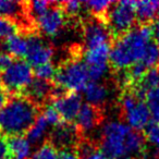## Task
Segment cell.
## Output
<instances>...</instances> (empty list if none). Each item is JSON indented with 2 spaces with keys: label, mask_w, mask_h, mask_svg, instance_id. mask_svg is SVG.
Wrapping results in <instances>:
<instances>
[{
  "label": "cell",
  "mask_w": 159,
  "mask_h": 159,
  "mask_svg": "<svg viewBox=\"0 0 159 159\" xmlns=\"http://www.w3.org/2000/svg\"><path fill=\"white\" fill-rule=\"evenodd\" d=\"M84 5V2H80V1H66V2H61V7L63 9V11L66 12V14L71 16H77L82 9V6Z\"/></svg>",
  "instance_id": "obj_32"
},
{
  "label": "cell",
  "mask_w": 159,
  "mask_h": 159,
  "mask_svg": "<svg viewBox=\"0 0 159 159\" xmlns=\"http://www.w3.org/2000/svg\"><path fill=\"white\" fill-rule=\"evenodd\" d=\"M33 74L29 62L22 59L14 60L9 68L1 72L2 87L8 93L18 94L33 81Z\"/></svg>",
  "instance_id": "obj_6"
},
{
  "label": "cell",
  "mask_w": 159,
  "mask_h": 159,
  "mask_svg": "<svg viewBox=\"0 0 159 159\" xmlns=\"http://www.w3.org/2000/svg\"><path fill=\"white\" fill-rule=\"evenodd\" d=\"M55 2L51 1H46V0H36V1H31L26 2L27 5V13L33 19L38 20L40 16L46 14L50 10V8L53 6Z\"/></svg>",
  "instance_id": "obj_25"
},
{
  "label": "cell",
  "mask_w": 159,
  "mask_h": 159,
  "mask_svg": "<svg viewBox=\"0 0 159 159\" xmlns=\"http://www.w3.org/2000/svg\"><path fill=\"white\" fill-rule=\"evenodd\" d=\"M0 82H1V74H0Z\"/></svg>",
  "instance_id": "obj_41"
},
{
  "label": "cell",
  "mask_w": 159,
  "mask_h": 159,
  "mask_svg": "<svg viewBox=\"0 0 159 159\" xmlns=\"http://www.w3.org/2000/svg\"><path fill=\"white\" fill-rule=\"evenodd\" d=\"M66 21V12L61 7V2H55L46 14L36 20V25L43 34L55 36L61 31Z\"/></svg>",
  "instance_id": "obj_8"
},
{
  "label": "cell",
  "mask_w": 159,
  "mask_h": 159,
  "mask_svg": "<svg viewBox=\"0 0 159 159\" xmlns=\"http://www.w3.org/2000/svg\"><path fill=\"white\" fill-rule=\"evenodd\" d=\"M58 150L50 141L45 142L32 156V159H58Z\"/></svg>",
  "instance_id": "obj_27"
},
{
  "label": "cell",
  "mask_w": 159,
  "mask_h": 159,
  "mask_svg": "<svg viewBox=\"0 0 159 159\" xmlns=\"http://www.w3.org/2000/svg\"><path fill=\"white\" fill-rule=\"evenodd\" d=\"M89 81L87 66L79 60H70L61 64L57 70L53 83L68 93L84 92Z\"/></svg>",
  "instance_id": "obj_3"
},
{
  "label": "cell",
  "mask_w": 159,
  "mask_h": 159,
  "mask_svg": "<svg viewBox=\"0 0 159 159\" xmlns=\"http://www.w3.org/2000/svg\"><path fill=\"white\" fill-rule=\"evenodd\" d=\"M157 14H158V16H159V2H158V8H157Z\"/></svg>",
  "instance_id": "obj_40"
},
{
  "label": "cell",
  "mask_w": 159,
  "mask_h": 159,
  "mask_svg": "<svg viewBox=\"0 0 159 159\" xmlns=\"http://www.w3.org/2000/svg\"><path fill=\"white\" fill-rule=\"evenodd\" d=\"M27 48L26 52V61L30 66H43V64L50 63V60L52 59L53 49L49 45H46L44 40L35 33H30L27 36Z\"/></svg>",
  "instance_id": "obj_7"
},
{
  "label": "cell",
  "mask_w": 159,
  "mask_h": 159,
  "mask_svg": "<svg viewBox=\"0 0 159 159\" xmlns=\"http://www.w3.org/2000/svg\"><path fill=\"white\" fill-rule=\"evenodd\" d=\"M12 159H29L31 156V143L24 136L8 137Z\"/></svg>",
  "instance_id": "obj_17"
},
{
  "label": "cell",
  "mask_w": 159,
  "mask_h": 159,
  "mask_svg": "<svg viewBox=\"0 0 159 159\" xmlns=\"http://www.w3.org/2000/svg\"><path fill=\"white\" fill-rule=\"evenodd\" d=\"M157 8L158 1H137L135 9L139 22L141 24H150L157 13Z\"/></svg>",
  "instance_id": "obj_19"
},
{
  "label": "cell",
  "mask_w": 159,
  "mask_h": 159,
  "mask_svg": "<svg viewBox=\"0 0 159 159\" xmlns=\"http://www.w3.org/2000/svg\"><path fill=\"white\" fill-rule=\"evenodd\" d=\"M110 44H105L93 49H87L85 52V64L87 66H108L110 58Z\"/></svg>",
  "instance_id": "obj_16"
},
{
  "label": "cell",
  "mask_w": 159,
  "mask_h": 159,
  "mask_svg": "<svg viewBox=\"0 0 159 159\" xmlns=\"http://www.w3.org/2000/svg\"><path fill=\"white\" fill-rule=\"evenodd\" d=\"M131 130V126L122 122L110 121L105 124L102 136V152L113 159L126 156L125 142Z\"/></svg>",
  "instance_id": "obj_5"
},
{
  "label": "cell",
  "mask_w": 159,
  "mask_h": 159,
  "mask_svg": "<svg viewBox=\"0 0 159 159\" xmlns=\"http://www.w3.org/2000/svg\"><path fill=\"white\" fill-rule=\"evenodd\" d=\"M112 38L110 31L99 20L89 21L84 25V39L87 49H93L105 44H110Z\"/></svg>",
  "instance_id": "obj_10"
},
{
  "label": "cell",
  "mask_w": 159,
  "mask_h": 159,
  "mask_svg": "<svg viewBox=\"0 0 159 159\" xmlns=\"http://www.w3.org/2000/svg\"><path fill=\"white\" fill-rule=\"evenodd\" d=\"M19 31V25L14 21L0 16V38H9Z\"/></svg>",
  "instance_id": "obj_28"
},
{
  "label": "cell",
  "mask_w": 159,
  "mask_h": 159,
  "mask_svg": "<svg viewBox=\"0 0 159 159\" xmlns=\"http://www.w3.org/2000/svg\"><path fill=\"white\" fill-rule=\"evenodd\" d=\"M52 106L57 109L64 122L71 123L73 120H76L77 115L82 108V98L76 93H66L52 100Z\"/></svg>",
  "instance_id": "obj_9"
},
{
  "label": "cell",
  "mask_w": 159,
  "mask_h": 159,
  "mask_svg": "<svg viewBox=\"0 0 159 159\" xmlns=\"http://www.w3.org/2000/svg\"><path fill=\"white\" fill-rule=\"evenodd\" d=\"M55 87V83L50 81L33 79V81L21 92V94L31 99L36 105H40L49 98H52Z\"/></svg>",
  "instance_id": "obj_12"
},
{
  "label": "cell",
  "mask_w": 159,
  "mask_h": 159,
  "mask_svg": "<svg viewBox=\"0 0 159 159\" xmlns=\"http://www.w3.org/2000/svg\"><path fill=\"white\" fill-rule=\"evenodd\" d=\"M5 47L7 49L8 53L11 55L12 57H25L27 52V38H24L21 35H16L10 36L9 38H7L5 42Z\"/></svg>",
  "instance_id": "obj_20"
},
{
  "label": "cell",
  "mask_w": 159,
  "mask_h": 159,
  "mask_svg": "<svg viewBox=\"0 0 159 159\" xmlns=\"http://www.w3.org/2000/svg\"><path fill=\"white\" fill-rule=\"evenodd\" d=\"M145 135L142 134L139 131L131 130L125 142L126 156L143 154L145 152Z\"/></svg>",
  "instance_id": "obj_21"
},
{
  "label": "cell",
  "mask_w": 159,
  "mask_h": 159,
  "mask_svg": "<svg viewBox=\"0 0 159 159\" xmlns=\"http://www.w3.org/2000/svg\"><path fill=\"white\" fill-rule=\"evenodd\" d=\"M113 3L115 2L109 1V0L107 1L106 0H96V1H86L84 2V6L97 20L102 21V23L106 24L107 16H108L111 6H113Z\"/></svg>",
  "instance_id": "obj_22"
},
{
  "label": "cell",
  "mask_w": 159,
  "mask_h": 159,
  "mask_svg": "<svg viewBox=\"0 0 159 159\" xmlns=\"http://www.w3.org/2000/svg\"><path fill=\"white\" fill-rule=\"evenodd\" d=\"M152 29H154V37L156 40V44L159 46V21L152 24Z\"/></svg>",
  "instance_id": "obj_38"
},
{
  "label": "cell",
  "mask_w": 159,
  "mask_h": 159,
  "mask_svg": "<svg viewBox=\"0 0 159 159\" xmlns=\"http://www.w3.org/2000/svg\"><path fill=\"white\" fill-rule=\"evenodd\" d=\"M58 159H80V155L76 149H61L58 152Z\"/></svg>",
  "instance_id": "obj_35"
},
{
  "label": "cell",
  "mask_w": 159,
  "mask_h": 159,
  "mask_svg": "<svg viewBox=\"0 0 159 159\" xmlns=\"http://www.w3.org/2000/svg\"><path fill=\"white\" fill-rule=\"evenodd\" d=\"M124 116H125V120L128 121V125L136 131H141L147 128L152 118L149 109L144 102H139L129 112L124 113Z\"/></svg>",
  "instance_id": "obj_14"
},
{
  "label": "cell",
  "mask_w": 159,
  "mask_h": 159,
  "mask_svg": "<svg viewBox=\"0 0 159 159\" xmlns=\"http://www.w3.org/2000/svg\"><path fill=\"white\" fill-rule=\"evenodd\" d=\"M142 62L149 70L159 68V46L156 44V42L148 43Z\"/></svg>",
  "instance_id": "obj_24"
},
{
  "label": "cell",
  "mask_w": 159,
  "mask_h": 159,
  "mask_svg": "<svg viewBox=\"0 0 159 159\" xmlns=\"http://www.w3.org/2000/svg\"><path fill=\"white\" fill-rule=\"evenodd\" d=\"M0 16L14 21H18L29 16L26 2H19L13 0H0Z\"/></svg>",
  "instance_id": "obj_15"
},
{
  "label": "cell",
  "mask_w": 159,
  "mask_h": 159,
  "mask_svg": "<svg viewBox=\"0 0 159 159\" xmlns=\"http://www.w3.org/2000/svg\"><path fill=\"white\" fill-rule=\"evenodd\" d=\"M14 59L11 55L9 53H0V70L5 71L6 69H8L12 63H13Z\"/></svg>",
  "instance_id": "obj_36"
},
{
  "label": "cell",
  "mask_w": 159,
  "mask_h": 159,
  "mask_svg": "<svg viewBox=\"0 0 159 159\" xmlns=\"http://www.w3.org/2000/svg\"><path fill=\"white\" fill-rule=\"evenodd\" d=\"M50 142L62 149L77 147L80 144V131L76 125H72V123L63 122L60 125L56 126L52 132Z\"/></svg>",
  "instance_id": "obj_11"
},
{
  "label": "cell",
  "mask_w": 159,
  "mask_h": 159,
  "mask_svg": "<svg viewBox=\"0 0 159 159\" xmlns=\"http://www.w3.org/2000/svg\"><path fill=\"white\" fill-rule=\"evenodd\" d=\"M83 159H109V157L102 152V148L93 147L83 157Z\"/></svg>",
  "instance_id": "obj_34"
},
{
  "label": "cell",
  "mask_w": 159,
  "mask_h": 159,
  "mask_svg": "<svg viewBox=\"0 0 159 159\" xmlns=\"http://www.w3.org/2000/svg\"><path fill=\"white\" fill-rule=\"evenodd\" d=\"M0 159H12L8 139L5 136H0Z\"/></svg>",
  "instance_id": "obj_33"
},
{
  "label": "cell",
  "mask_w": 159,
  "mask_h": 159,
  "mask_svg": "<svg viewBox=\"0 0 159 159\" xmlns=\"http://www.w3.org/2000/svg\"><path fill=\"white\" fill-rule=\"evenodd\" d=\"M42 116L45 118V120L47 121V123L50 124V125H53L55 128L58 125H60V124H62L64 122L63 120H62V118L60 117V115L57 111V109H56L53 106L47 107V108L44 110V112H43Z\"/></svg>",
  "instance_id": "obj_30"
},
{
  "label": "cell",
  "mask_w": 159,
  "mask_h": 159,
  "mask_svg": "<svg viewBox=\"0 0 159 159\" xmlns=\"http://www.w3.org/2000/svg\"><path fill=\"white\" fill-rule=\"evenodd\" d=\"M84 95L87 100V104L98 107L104 104L108 96V91L106 86L98 82H89L84 89Z\"/></svg>",
  "instance_id": "obj_18"
},
{
  "label": "cell",
  "mask_w": 159,
  "mask_h": 159,
  "mask_svg": "<svg viewBox=\"0 0 159 159\" xmlns=\"http://www.w3.org/2000/svg\"><path fill=\"white\" fill-rule=\"evenodd\" d=\"M116 159H137L136 157H131V156H122L119 157V158H116Z\"/></svg>",
  "instance_id": "obj_39"
},
{
  "label": "cell",
  "mask_w": 159,
  "mask_h": 159,
  "mask_svg": "<svg viewBox=\"0 0 159 159\" xmlns=\"http://www.w3.org/2000/svg\"><path fill=\"white\" fill-rule=\"evenodd\" d=\"M145 137L159 149V123L150 122L146 128Z\"/></svg>",
  "instance_id": "obj_31"
},
{
  "label": "cell",
  "mask_w": 159,
  "mask_h": 159,
  "mask_svg": "<svg viewBox=\"0 0 159 159\" xmlns=\"http://www.w3.org/2000/svg\"><path fill=\"white\" fill-rule=\"evenodd\" d=\"M146 105L150 111L152 122L159 123V85L148 92L146 96Z\"/></svg>",
  "instance_id": "obj_26"
},
{
  "label": "cell",
  "mask_w": 159,
  "mask_h": 159,
  "mask_svg": "<svg viewBox=\"0 0 159 159\" xmlns=\"http://www.w3.org/2000/svg\"><path fill=\"white\" fill-rule=\"evenodd\" d=\"M49 124L47 123V121L45 120V118L43 116H39L37 118V120L35 121V123L31 126L29 131L26 132V139L30 143H37L43 136H44L45 132H46L47 128Z\"/></svg>",
  "instance_id": "obj_23"
},
{
  "label": "cell",
  "mask_w": 159,
  "mask_h": 159,
  "mask_svg": "<svg viewBox=\"0 0 159 159\" xmlns=\"http://www.w3.org/2000/svg\"><path fill=\"white\" fill-rule=\"evenodd\" d=\"M33 72L34 75L36 76V79L45 80V81H51V80L55 79L56 73H57V69L51 63H46L34 68Z\"/></svg>",
  "instance_id": "obj_29"
},
{
  "label": "cell",
  "mask_w": 159,
  "mask_h": 159,
  "mask_svg": "<svg viewBox=\"0 0 159 159\" xmlns=\"http://www.w3.org/2000/svg\"><path fill=\"white\" fill-rule=\"evenodd\" d=\"M38 106L22 94H13L0 110V133L5 136H23L35 123Z\"/></svg>",
  "instance_id": "obj_2"
},
{
  "label": "cell",
  "mask_w": 159,
  "mask_h": 159,
  "mask_svg": "<svg viewBox=\"0 0 159 159\" xmlns=\"http://www.w3.org/2000/svg\"><path fill=\"white\" fill-rule=\"evenodd\" d=\"M8 92L6 91L3 87H0V110L6 106V104L9 100V96H8Z\"/></svg>",
  "instance_id": "obj_37"
},
{
  "label": "cell",
  "mask_w": 159,
  "mask_h": 159,
  "mask_svg": "<svg viewBox=\"0 0 159 159\" xmlns=\"http://www.w3.org/2000/svg\"><path fill=\"white\" fill-rule=\"evenodd\" d=\"M136 1L122 0L113 3L107 16L106 25L115 39L133 30L136 19Z\"/></svg>",
  "instance_id": "obj_4"
},
{
  "label": "cell",
  "mask_w": 159,
  "mask_h": 159,
  "mask_svg": "<svg viewBox=\"0 0 159 159\" xmlns=\"http://www.w3.org/2000/svg\"><path fill=\"white\" fill-rule=\"evenodd\" d=\"M152 24H141L125 35L115 39L109 58L112 68L124 70L142 61L146 47L152 42Z\"/></svg>",
  "instance_id": "obj_1"
},
{
  "label": "cell",
  "mask_w": 159,
  "mask_h": 159,
  "mask_svg": "<svg viewBox=\"0 0 159 159\" xmlns=\"http://www.w3.org/2000/svg\"><path fill=\"white\" fill-rule=\"evenodd\" d=\"M102 121V112L98 107L91 104L82 106L76 118V128L80 133H86L93 131Z\"/></svg>",
  "instance_id": "obj_13"
}]
</instances>
